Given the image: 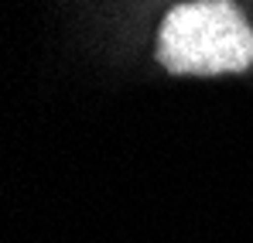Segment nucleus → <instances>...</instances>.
Segmentation results:
<instances>
[{"instance_id": "nucleus-1", "label": "nucleus", "mask_w": 253, "mask_h": 243, "mask_svg": "<svg viewBox=\"0 0 253 243\" xmlns=\"http://www.w3.org/2000/svg\"><path fill=\"white\" fill-rule=\"evenodd\" d=\"M158 62L171 76L243 72L253 62V28L233 0L178 3L158 31Z\"/></svg>"}]
</instances>
